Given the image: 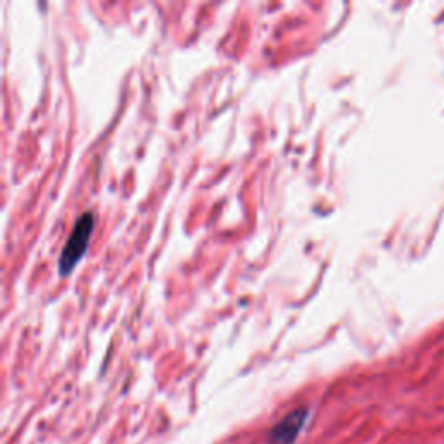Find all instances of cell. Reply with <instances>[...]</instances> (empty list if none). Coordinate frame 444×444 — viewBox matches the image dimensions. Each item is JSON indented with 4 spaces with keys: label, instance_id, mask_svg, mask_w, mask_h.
Listing matches in <instances>:
<instances>
[{
    "label": "cell",
    "instance_id": "obj_2",
    "mask_svg": "<svg viewBox=\"0 0 444 444\" xmlns=\"http://www.w3.org/2000/svg\"><path fill=\"white\" fill-rule=\"evenodd\" d=\"M307 418H309V408L307 406H299L286 413L281 420L275 423L268 432V444H295L297 437L306 427Z\"/></svg>",
    "mask_w": 444,
    "mask_h": 444
},
{
    "label": "cell",
    "instance_id": "obj_1",
    "mask_svg": "<svg viewBox=\"0 0 444 444\" xmlns=\"http://www.w3.org/2000/svg\"><path fill=\"white\" fill-rule=\"evenodd\" d=\"M94 228V212L87 210L82 215H78V219L73 224V230H71L70 237H68L66 243H64L63 252H61L59 261H57V271H59L61 278L70 276L78 266V262L82 261V257H84L85 252H87L89 243H91Z\"/></svg>",
    "mask_w": 444,
    "mask_h": 444
}]
</instances>
